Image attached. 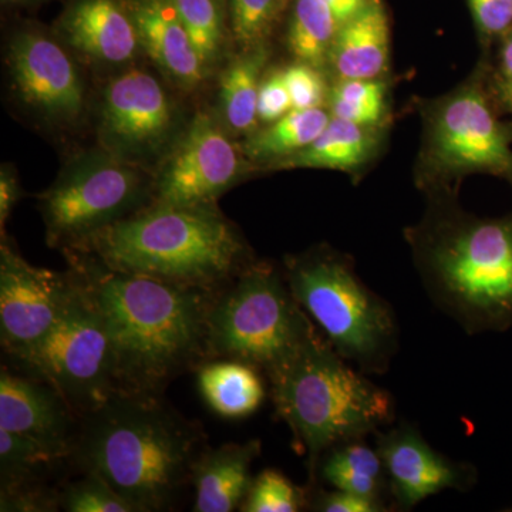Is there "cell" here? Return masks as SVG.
<instances>
[{"label": "cell", "instance_id": "obj_1", "mask_svg": "<svg viewBox=\"0 0 512 512\" xmlns=\"http://www.w3.org/2000/svg\"><path fill=\"white\" fill-rule=\"evenodd\" d=\"M113 346L117 393L160 396L175 377L210 362L208 313L217 291L128 274L64 249Z\"/></svg>", "mask_w": 512, "mask_h": 512}, {"label": "cell", "instance_id": "obj_2", "mask_svg": "<svg viewBox=\"0 0 512 512\" xmlns=\"http://www.w3.org/2000/svg\"><path fill=\"white\" fill-rule=\"evenodd\" d=\"M427 195L423 217L404 231L431 302L467 335L512 328V211L478 217L457 191Z\"/></svg>", "mask_w": 512, "mask_h": 512}, {"label": "cell", "instance_id": "obj_3", "mask_svg": "<svg viewBox=\"0 0 512 512\" xmlns=\"http://www.w3.org/2000/svg\"><path fill=\"white\" fill-rule=\"evenodd\" d=\"M204 444L201 426L153 394L114 393L80 419L70 460L99 474L134 512L168 511Z\"/></svg>", "mask_w": 512, "mask_h": 512}, {"label": "cell", "instance_id": "obj_4", "mask_svg": "<svg viewBox=\"0 0 512 512\" xmlns=\"http://www.w3.org/2000/svg\"><path fill=\"white\" fill-rule=\"evenodd\" d=\"M101 264L171 284L218 291L256 259L217 205L150 204L74 247Z\"/></svg>", "mask_w": 512, "mask_h": 512}, {"label": "cell", "instance_id": "obj_5", "mask_svg": "<svg viewBox=\"0 0 512 512\" xmlns=\"http://www.w3.org/2000/svg\"><path fill=\"white\" fill-rule=\"evenodd\" d=\"M268 382L276 414L291 429L311 481L329 448L366 439L396 419L393 394L343 359L319 330Z\"/></svg>", "mask_w": 512, "mask_h": 512}, {"label": "cell", "instance_id": "obj_6", "mask_svg": "<svg viewBox=\"0 0 512 512\" xmlns=\"http://www.w3.org/2000/svg\"><path fill=\"white\" fill-rule=\"evenodd\" d=\"M284 274L330 346L366 375H383L399 350L396 313L357 275L349 255L320 245L286 256Z\"/></svg>", "mask_w": 512, "mask_h": 512}, {"label": "cell", "instance_id": "obj_7", "mask_svg": "<svg viewBox=\"0 0 512 512\" xmlns=\"http://www.w3.org/2000/svg\"><path fill=\"white\" fill-rule=\"evenodd\" d=\"M318 332L286 282L284 269L255 261L218 289L208 313L210 360H235L269 379Z\"/></svg>", "mask_w": 512, "mask_h": 512}, {"label": "cell", "instance_id": "obj_8", "mask_svg": "<svg viewBox=\"0 0 512 512\" xmlns=\"http://www.w3.org/2000/svg\"><path fill=\"white\" fill-rule=\"evenodd\" d=\"M419 110L423 136L414 178L421 191H457L473 174L494 175L512 187V128L495 113L481 74L420 101Z\"/></svg>", "mask_w": 512, "mask_h": 512}, {"label": "cell", "instance_id": "obj_9", "mask_svg": "<svg viewBox=\"0 0 512 512\" xmlns=\"http://www.w3.org/2000/svg\"><path fill=\"white\" fill-rule=\"evenodd\" d=\"M55 326L20 366L62 394L82 419L117 393L113 346L103 316L73 271Z\"/></svg>", "mask_w": 512, "mask_h": 512}, {"label": "cell", "instance_id": "obj_10", "mask_svg": "<svg viewBox=\"0 0 512 512\" xmlns=\"http://www.w3.org/2000/svg\"><path fill=\"white\" fill-rule=\"evenodd\" d=\"M153 200L138 165L109 151H89L63 168L39 197L50 247H74L94 232L143 210Z\"/></svg>", "mask_w": 512, "mask_h": 512}, {"label": "cell", "instance_id": "obj_11", "mask_svg": "<svg viewBox=\"0 0 512 512\" xmlns=\"http://www.w3.org/2000/svg\"><path fill=\"white\" fill-rule=\"evenodd\" d=\"M175 109L163 84L146 70L114 77L101 101V146L128 163L158 156L170 144Z\"/></svg>", "mask_w": 512, "mask_h": 512}, {"label": "cell", "instance_id": "obj_12", "mask_svg": "<svg viewBox=\"0 0 512 512\" xmlns=\"http://www.w3.org/2000/svg\"><path fill=\"white\" fill-rule=\"evenodd\" d=\"M244 165L237 147L207 114H198L175 144L153 184L151 204L188 207L214 204Z\"/></svg>", "mask_w": 512, "mask_h": 512}, {"label": "cell", "instance_id": "obj_13", "mask_svg": "<svg viewBox=\"0 0 512 512\" xmlns=\"http://www.w3.org/2000/svg\"><path fill=\"white\" fill-rule=\"evenodd\" d=\"M70 275L30 265L6 242L0 249V342L20 363L55 326Z\"/></svg>", "mask_w": 512, "mask_h": 512}, {"label": "cell", "instance_id": "obj_14", "mask_svg": "<svg viewBox=\"0 0 512 512\" xmlns=\"http://www.w3.org/2000/svg\"><path fill=\"white\" fill-rule=\"evenodd\" d=\"M8 64L20 100L47 121L73 124L84 110V87L62 45L37 29H23L9 43Z\"/></svg>", "mask_w": 512, "mask_h": 512}, {"label": "cell", "instance_id": "obj_15", "mask_svg": "<svg viewBox=\"0 0 512 512\" xmlns=\"http://www.w3.org/2000/svg\"><path fill=\"white\" fill-rule=\"evenodd\" d=\"M376 437L389 478L390 500L397 510H413L433 495L447 490L468 491L477 483L473 464L444 456L409 421L379 431Z\"/></svg>", "mask_w": 512, "mask_h": 512}, {"label": "cell", "instance_id": "obj_16", "mask_svg": "<svg viewBox=\"0 0 512 512\" xmlns=\"http://www.w3.org/2000/svg\"><path fill=\"white\" fill-rule=\"evenodd\" d=\"M80 417L45 380L0 372V429L36 441L62 460H70Z\"/></svg>", "mask_w": 512, "mask_h": 512}, {"label": "cell", "instance_id": "obj_17", "mask_svg": "<svg viewBox=\"0 0 512 512\" xmlns=\"http://www.w3.org/2000/svg\"><path fill=\"white\" fill-rule=\"evenodd\" d=\"M57 30L67 45L99 63L130 62L141 46L128 0H72Z\"/></svg>", "mask_w": 512, "mask_h": 512}, {"label": "cell", "instance_id": "obj_18", "mask_svg": "<svg viewBox=\"0 0 512 512\" xmlns=\"http://www.w3.org/2000/svg\"><path fill=\"white\" fill-rule=\"evenodd\" d=\"M140 45L178 86L194 89L204 82V63L185 28L175 0H128Z\"/></svg>", "mask_w": 512, "mask_h": 512}, {"label": "cell", "instance_id": "obj_19", "mask_svg": "<svg viewBox=\"0 0 512 512\" xmlns=\"http://www.w3.org/2000/svg\"><path fill=\"white\" fill-rule=\"evenodd\" d=\"M261 454V441L228 443L204 448L192 464L194 512L241 510L254 476L252 464Z\"/></svg>", "mask_w": 512, "mask_h": 512}, {"label": "cell", "instance_id": "obj_20", "mask_svg": "<svg viewBox=\"0 0 512 512\" xmlns=\"http://www.w3.org/2000/svg\"><path fill=\"white\" fill-rule=\"evenodd\" d=\"M390 60V25L379 0L343 23L330 52L336 80L382 79Z\"/></svg>", "mask_w": 512, "mask_h": 512}, {"label": "cell", "instance_id": "obj_21", "mask_svg": "<svg viewBox=\"0 0 512 512\" xmlns=\"http://www.w3.org/2000/svg\"><path fill=\"white\" fill-rule=\"evenodd\" d=\"M384 126L370 127L332 117L318 138L299 153L268 165L265 170L322 168L362 174L382 150Z\"/></svg>", "mask_w": 512, "mask_h": 512}, {"label": "cell", "instance_id": "obj_22", "mask_svg": "<svg viewBox=\"0 0 512 512\" xmlns=\"http://www.w3.org/2000/svg\"><path fill=\"white\" fill-rule=\"evenodd\" d=\"M318 481L330 488L363 495L387 503L390 500L389 478L377 448L366 439L343 441L320 457L311 484Z\"/></svg>", "mask_w": 512, "mask_h": 512}, {"label": "cell", "instance_id": "obj_23", "mask_svg": "<svg viewBox=\"0 0 512 512\" xmlns=\"http://www.w3.org/2000/svg\"><path fill=\"white\" fill-rule=\"evenodd\" d=\"M197 372L202 399L224 419H245L264 403V375L255 367L235 360H210Z\"/></svg>", "mask_w": 512, "mask_h": 512}, {"label": "cell", "instance_id": "obj_24", "mask_svg": "<svg viewBox=\"0 0 512 512\" xmlns=\"http://www.w3.org/2000/svg\"><path fill=\"white\" fill-rule=\"evenodd\" d=\"M269 60L268 46L241 50L221 77V107L228 127L235 133L258 130V97Z\"/></svg>", "mask_w": 512, "mask_h": 512}, {"label": "cell", "instance_id": "obj_25", "mask_svg": "<svg viewBox=\"0 0 512 512\" xmlns=\"http://www.w3.org/2000/svg\"><path fill=\"white\" fill-rule=\"evenodd\" d=\"M332 119L329 109H293L286 116L268 124L264 130L249 134L245 156L254 163L268 165L284 160L311 146Z\"/></svg>", "mask_w": 512, "mask_h": 512}, {"label": "cell", "instance_id": "obj_26", "mask_svg": "<svg viewBox=\"0 0 512 512\" xmlns=\"http://www.w3.org/2000/svg\"><path fill=\"white\" fill-rule=\"evenodd\" d=\"M339 22L322 0H296L288 43L298 62L322 67L329 62Z\"/></svg>", "mask_w": 512, "mask_h": 512}, {"label": "cell", "instance_id": "obj_27", "mask_svg": "<svg viewBox=\"0 0 512 512\" xmlns=\"http://www.w3.org/2000/svg\"><path fill=\"white\" fill-rule=\"evenodd\" d=\"M62 458L36 441L0 429V483L2 493L40 485V481Z\"/></svg>", "mask_w": 512, "mask_h": 512}, {"label": "cell", "instance_id": "obj_28", "mask_svg": "<svg viewBox=\"0 0 512 512\" xmlns=\"http://www.w3.org/2000/svg\"><path fill=\"white\" fill-rule=\"evenodd\" d=\"M387 96L383 79L336 80L329 93V111L332 117L360 126H384L389 117Z\"/></svg>", "mask_w": 512, "mask_h": 512}, {"label": "cell", "instance_id": "obj_29", "mask_svg": "<svg viewBox=\"0 0 512 512\" xmlns=\"http://www.w3.org/2000/svg\"><path fill=\"white\" fill-rule=\"evenodd\" d=\"M205 69L220 59L229 35L227 0H175Z\"/></svg>", "mask_w": 512, "mask_h": 512}, {"label": "cell", "instance_id": "obj_30", "mask_svg": "<svg viewBox=\"0 0 512 512\" xmlns=\"http://www.w3.org/2000/svg\"><path fill=\"white\" fill-rule=\"evenodd\" d=\"M288 0H227L229 35L241 50L268 46Z\"/></svg>", "mask_w": 512, "mask_h": 512}, {"label": "cell", "instance_id": "obj_31", "mask_svg": "<svg viewBox=\"0 0 512 512\" xmlns=\"http://www.w3.org/2000/svg\"><path fill=\"white\" fill-rule=\"evenodd\" d=\"M309 505V488L293 484L275 468H265L254 477L242 512H296Z\"/></svg>", "mask_w": 512, "mask_h": 512}, {"label": "cell", "instance_id": "obj_32", "mask_svg": "<svg viewBox=\"0 0 512 512\" xmlns=\"http://www.w3.org/2000/svg\"><path fill=\"white\" fill-rule=\"evenodd\" d=\"M60 510L67 512H134L99 474L83 471V476L59 491Z\"/></svg>", "mask_w": 512, "mask_h": 512}, {"label": "cell", "instance_id": "obj_33", "mask_svg": "<svg viewBox=\"0 0 512 512\" xmlns=\"http://www.w3.org/2000/svg\"><path fill=\"white\" fill-rule=\"evenodd\" d=\"M286 86L291 93L293 109H318L328 103V84L319 67L298 62L282 69Z\"/></svg>", "mask_w": 512, "mask_h": 512}, {"label": "cell", "instance_id": "obj_34", "mask_svg": "<svg viewBox=\"0 0 512 512\" xmlns=\"http://www.w3.org/2000/svg\"><path fill=\"white\" fill-rule=\"evenodd\" d=\"M390 505L382 501L372 500L349 493V491L338 490V488L316 487V484H309V505L308 510L319 512H386L392 510Z\"/></svg>", "mask_w": 512, "mask_h": 512}, {"label": "cell", "instance_id": "obj_35", "mask_svg": "<svg viewBox=\"0 0 512 512\" xmlns=\"http://www.w3.org/2000/svg\"><path fill=\"white\" fill-rule=\"evenodd\" d=\"M293 110L291 93L286 86L282 70L265 73L258 97V119L271 124Z\"/></svg>", "mask_w": 512, "mask_h": 512}, {"label": "cell", "instance_id": "obj_36", "mask_svg": "<svg viewBox=\"0 0 512 512\" xmlns=\"http://www.w3.org/2000/svg\"><path fill=\"white\" fill-rule=\"evenodd\" d=\"M468 3L485 39L503 36L512 28V0H468Z\"/></svg>", "mask_w": 512, "mask_h": 512}, {"label": "cell", "instance_id": "obj_37", "mask_svg": "<svg viewBox=\"0 0 512 512\" xmlns=\"http://www.w3.org/2000/svg\"><path fill=\"white\" fill-rule=\"evenodd\" d=\"M0 511L37 512L57 511L59 491L49 490L40 485L19 488V490L0 493Z\"/></svg>", "mask_w": 512, "mask_h": 512}, {"label": "cell", "instance_id": "obj_38", "mask_svg": "<svg viewBox=\"0 0 512 512\" xmlns=\"http://www.w3.org/2000/svg\"><path fill=\"white\" fill-rule=\"evenodd\" d=\"M501 37H503V45L498 57L493 92L497 96L498 103L505 106L512 99V28Z\"/></svg>", "mask_w": 512, "mask_h": 512}, {"label": "cell", "instance_id": "obj_39", "mask_svg": "<svg viewBox=\"0 0 512 512\" xmlns=\"http://www.w3.org/2000/svg\"><path fill=\"white\" fill-rule=\"evenodd\" d=\"M19 200V185L15 175L3 168L0 175V227L5 228L10 212Z\"/></svg>", "mask_w": 512, "mask_h": 512}, {"label": "cell", "instance_id": "obj_40", "mask_svg": "<svg viewBox=\"0 0 512 512\" xmlns=\"http://www.w3.org/2000/svg\"><path fill=\"white\" fill-rule=\"evenodd\" d=\"M333 13L339 25L348 22L353 16H356L370 0H322Z\"/></svg>", "mask_w": 512, "mask_h": 512}, {"label": "cell", "instance_id": "obj_41", "mask_svg": "<svg viewBox=\"0 0 512 512\" xmlns=\"http://www.w3.org/2000/svg\"><path fill=\"white\" fill-rule=\"evenodd\" d=\"M37 2V0H2L3 5H29V3Z\"/></svg>", "mask_w": 512, "mask_h": 512}, {"label": "cell", "instance_id": "obj_42", "mask_svg": "<svg viewBox=\"0 0 512 512\" xmlns=\"http://www.w3.org/2000/svg\"><path fill=\"white\" fill-rule=\"evenodd\" d=\"M505 109H507L508 111H511L512 113V99L510 101H508L507 104H505Z\"/></svg>", "mask_w": 512, "mask_h": 512}, {"label": "cell", "instance_id": "obj_43", "mask_svg": "<svg viewBox=\"0 0 512 512\" xmlns=\"http://www.w3.org/2000/svg\"><path fill=\"white\" fill-rule=\"evenodd\" d=\"M508 511H512V508H510V510H508Z\"/></svg>", "mask_w": 512, "mask_h": 512}]
</instances>
